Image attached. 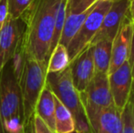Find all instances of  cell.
Returning a JSON list of instances; mask_svg holds the SVG:
<instances>
[{
  "label": "cell",
  "mask_w": 134,
  "mask_h": 133,
  "mask_svg": "<svg viewBox=\"0 0 134 133\" xmlns=\"http://www.w3.org/2000/svg\"><path fill=\"white\" fill-rule=\"evenodd\" d=\"M61 0H32L22 15L25 23L23 46L27 56L48 63L55 20Z\"/></svg>",
  "instance_id": "cell-1"
},
{
  "label": "cell",
  "mask_w": 134,
  "mask_h": 133,
  "mask_svg": "<svg viewBox=\"0 0 134 133\" xmlns=\"http://www.w3.org/2000/svg\"><path fill=\"white\" fill-rule=\"evenodd\" d=\"M24 131L23 101L10 62L0 72V133Z\"/></svg>",
  "instance_id": "cell-2"
},
{
  "label": "cell",
  "mask_w": 134,
  "mask_h": 133,
  "mask_svg": "<svg viewBox=\"0 0 134 133\" xmlns=\"http://www.w3.org/2000/svg\"><path fill=\"white\" fill-rule=\"evenodd\" d=\"M47 62H40L27 55L18 83L23 101L24 125L34 116L37 100L46 86Z\"/></svg>",
  "instance_id": "cell-3"
},
{
  "label": "cell",
  "mask_w": 134,
  "mask_h": 133,
  "mask_svg": "<svg viewBox=\"0 0 134 133\" xmlns=\"http://www.w3.org/2000/svg\"><path fill=\"white\" fill-rule=\"evenodd\" d=\"M80 97L91 133H96L100 113L113 104L107 73L95 72L87 89L80 93Z\"/></svg>",
  "instance_id": "cell-4"
},
{
  "label": "cell",
  "mask_w": 134,
  "mask_h": 133,
  "mask_svg": "<svg viewBox=\"0 0 134 133\" xmlns=\"http://www.w3.org/2000/svg\"><path fill=\"white\" fill-rule=\"evenodd\" d=\"M112 2L108 0H99L96 3L88 16L85 19L80 30L77 32L67 47L69 61L74 59L83 49L91 44L96 36L105 14L110 7Z\"/></svg>",
  "instance_id": "cell-5"
},
{
  "label": "cell",
  "mask_w": 134,
  "mask_h": 133,
  "mask_svg": "<svg viewBox=\"0 0 134 133\" xmlns=\"http://www.w3.org/2000/svg\"><path fill=\"white\" fill-rule=\"evenodd\" d=\"M46 87L71 112L74 119L85 111L80 92L75 89L73 84L69 67L60 72L48 73Z\"/></svg>",
  "instance_id": "cell-6"
},
{
  "label": "cell",
  "mask_w": 134,
  "mask_h": 133,
  "mask_svg": "<svg viewBox=\"0 0 134 133\" xmlns=\"http://www.w3.org/2000/svg\"><path fill=\"white\" fill-rule=\"evenodd\" d=\"M25 32V23L21 18H7L0 30V72L13 59L20 46Z\"/></svg>",
  "instance_id": "cell-7"
},
{
  "label": "cell",
  "mask_w": 134,
  "mask_h": 133,
  "mask_svg": "<svg viewBox=\"0 0 134 133\" xmlns=\"http://www.w3.org/2000/svg\"><path fill=\"white\" fill-rule=\"evenodd\" d=\"M130 5L131 0H118L112 2L103 18L99 30L91 41V44L102 39L113 41L123 19L129 15Z\"/></svg>",
  "instance_id": "cell-8"
},
{
  "label": "cell",
  "mask_w": 134,
  "mask_h": 133,
  "mask_svg": "<svg viewBox=\"0 0 134 133\" xmlns=\"http://www.w3.org/2000/svg\"><path fill=\"white\" fill-rule=\"evenodd\" d=\"M109 76V90L112 97L113 104L120 111L129 101L130 93L133 85L132 77L128 60Z\"/></svg>",
  "instance_id": "cell-9"
},
{
  "label": "cell",
  "mask_w": 134,
  "mask_h": 133,
  "mask_svg": "<svg viewBox=\"0 0 134 133\" xmlns=\"http://www.w3.org/2000/svg\"><path fill=\"white\" fill-rule=\"evenodd\" d=\"M134 22L130 16H126L120 25L117 35L112 41L111 48V59L109 65V73H112L128 60L130 49H131V39H132Z\"/></svg>",
  "instance_id": "cell-10"
},
{
  "label": "cell",
  "mask_w": 134,
  "mask_h": 133,
  "mask_svg": "<svg viewBox=\"0 0 134 133\" xmlns=\"http://www.w3.org/2000/svg\"><path fill=\"white\" fill-rule=\"evenodd\" d=\"M69 67L75 89L80 93L83 92L95 74L92 45H88L72 59Z\"/></svg>",
  "instance_id": "cell-11"
},
{
  "label": "cell",
  "mask_w": 134,
  "mask_h": 133,
  "mask_svg": "<svg viewBox=\"0 0 134 133\" xmlns=\"http://www.w3.org/2000/svg\"><path fill=\"white\" fill-rule=\"evenodd\" d=\"M35 114L55 131V97L46 86L37 100Z\"/></svg>",
  "instance_id": "cell-12"
},
{
  "label": "cell",
  "mask_w": 134,
  "mask_h": 133,
  "mask_svg": "<svg viewBox=\"0 0 134 133\" xmlns=\"http://www.w3.org/2000/svg\"><path fill=\"white\" fill-rule=\"evenodd\" d=\"M121 111L112 104L99 115L96 133H121Z\"/></svg>",
  "instance_id": "cell-13"
},
{
  "label": "cell",
  "mask_w": 134,
  "mask_h": 133,
  "mask_svg": "<svg viewBox=\"0 0 134 133\" xmlns=\"http://www.w3.org/2000/svg\"><path fill=\"white\" fill-rule=\"evenodd\" d=\"M95 72L109 73L111 59L112 41L102 39L92 43Z\"/></svg>",
  "instance_id": "cell-14"
},
{
  "label": "cell",
  "mask_w": 134,
  "mask_h": 133,
  "mask_svg": "<svg viewBox=\"0 0 134 133\" xmlns=\"http://www.w3.org/2000/svg\"><path fill=\"white\" fill-rule=\"evenodd\" d=\"M94 5H92L90 8L87 9L84 12L80 13V14L67 15V18H66L65 24H64L63 30H62L61 36H60V39L58 44L63 45L64 47L67 48L69 43L70 42V40L74 37V36L76 35L77 32L80 30L82 24L84 23L85 19L88 16L90 11L92 10Z\"/></svg>",
  "instance_id": "cell-15"
},
{
  "label": "cell",
  "mask_w": 134,
  "mask_h": 133,
  "mask_svg": "<svg viewBox=\"0 0 134 133\" xmlns=\"http://www.w3.org/2000/svg\"><path fill=\"white\" fill-rule=\"evenodd\" d=\"M74 131L75 122L72 114L55 97V132L72 133Z\"/></svg>",
  "instance_id": "cell-16"
},
{
  "label": "cell",
  "mask_w": 134,
  "mask_h": 133,
  "mask_svg": "<svg viewBox=\"0 0 134 133\" xmlns=\"http://www.w3.org/2000/svg\"><path fill=\"white\" fill-rule=\"evenodd\" d=\"M69 63L70 61H69L67 48L63 45L58 44L50 54L48 61L47 72L56 73L63 71L69 66Z\"/></svg>",
  "instance_id": "cell-17"
},
{
  "label": "cell",
  "mask_w": 134,
  "mask_h": 133,
  "mask_svg": "<svg viewBox=\"0 0 134 133\" xmlns=\"http://www.w3.org/2000/svg\"><path fill=\"white\" fill-rule=\"evenodd\" d=\"M67 5L68 0H61L58 5V12H57L56 20H55V26H54V32L53 37H52L51 41V48H50V54L54 50V48L58 45L61 36L62 30H63L65 20L67 18Z\"/></svg>",
  "instance_id": "cell-18"
},
{
  "label": "cell",
  "mask_w": 134,
  "mask_h": 133,
  "mask_svg": "<svg viewBox=\"0 0 134 133\" xmlns=\"http://www.w3.org/2000/svg\"><path fill=\"white\" fill-rule=\"evenodd\" d=\"M32 0H7V13L9 18H19L22 16Z\"/></svg>",
  "instance_id": "cell-19"
},
{
  "label": "cell",
  "mask_w": 134,
  "mask_h": 133,
  "mask_svg": "<svg viewBox=\"0 0 134 133\" xmlns=\"http://www.w3.org/2000/svg\"><path fill=\"white\" fill-rule=\"evenodd\" d=\"M99 0H68L67 15L80 14L90 8Z\"/></svg>",
  "instance_id": "cell-20"
},
{
  "label": "cell",
  "mask_w": 134,
  "mask_h": 133,
  "mask_svg": "<svg viewBox=\"0 0 134 133\" xmlns=\"http://www.w3.org/2000/svg\"><path fill=\"white\" fill-rule=\"evenodd\" d=\"M121 133H134V117L129 102L121 111Z\"/></svg>",
  "instance_id": "cell-21"
},
{
  "label": "cell",
  "mask_w": 134,
  "mask_h": 133,
  "mask_svg": "<svg viewBox=\"0 0 134 133\" xmlns=\"http://www.w3.org/2000/svg\"><path fill=\"white\" fill-rule=\"evenodd\" d=\"M34 130L35 133H56L36 114L34 115Z\"/></svg>",
  "instance_id": "cell-22"
},
{
  "label": "cell",
  "mask_w": 134,
  "mask_h": 133,
  "mask_svg": "<svg viewBox=\"0 0 134 133\" xmlns=\"http://www.w3.org/2000/svg\"><path fill=\"white\" fill-rule=\"evenodd\" d=\"M7 16H8V13H7V0H1L0 2V30L3 27Z\"/></svg>",
  "instance_id": "cell-23"
},
{
  "label": "cell",
  "mask_w": 134,
  "mask_h": 133,
  "mask_svg": "<svg viewBox=\"0 0 134 133\" xmlns=\"http://www.w3.org/2000/svg\"><path fill=\"white\" fill-rule=\"evenodd\" d=\"M128 62H129L130 65L131 77H132V81L134 84V27H133L132 39H131V49H130L129 57H128Z\"/></svg>",
  "instance_id": "cell-24"
},
{
  "label": "cell",
  "mask_w": 134,
  "mask_h": 133,
  "mask_svg": "<svg viewBox=\"0 0 134 133\" xmlns=\"http://www.w3.org/2000/svg\"><path fill=\"white\" fill-rule=\"evenodd\" d=\"M24 133H35V130H34V116L27 122L25 123V125H24Z\"/></svg>",
  "instance_id": "cell-25"
},
{
  "label": "cell",
  "mask_w": 134,
  "mask_h": 133,
  "mask_svg": "<svg viewBox=\"0 0 134 133\" xmlns=\"http://www.w3.org/2000/svg\"><path fill=\"white\" fill-rule=\"evenodd\" d=\"M128 102L131 105V110H132V114L134 117V84L132 85V88H131V90L130 97H129V101H128Z\"/></svg>",
  "instance_id": "cell-26"
},
{
  "label": "cell",
  "mask_w": 134,
  "mask_h": 133,
  "mask_svg": "<svg viewBox=\"0 0 134 133\" xmlns=\"http://www.w3.org/2000/svg\"><path fill=\"white\" fill-rule=\"evenodd\" d=\"M129 14H130V16H131V18L132 19V21L134 22V0H131V5H130Z\"/></svg>",
  "instance_id": "cell-27"
},
{
  "label": "cell",
  "mask_w": 134,
  "mask_h": 133,
  "mask_svg": "<svg viewBox=\"0 0 134 133\" xmlns=\"http://www.w3.org/2000/svg\"><path fill=\"white\" fill-rule=\"evenodd\" d=\"M108 1H111V2H114V1H118V0H108Z\"/></svg>",
  "instance_id": "cell-28"
},
{
  "label": "cell",
  "mask_w": 134,
  "mask_h": 133,
  "mask_svg": "<svg viewBox=\"0 0 134 133\" xmlns=\"http://www.w3.org/2000/svg\"><path fill=\"white\" fill-rule=\"evenodd\" d=\"M21 133H24V131H23V132H21Z\"/></svg>",
  "instance_id": "cell-29"
},
{
  "label": "cell",
  "mask_w": 134,
  "mask_h": 133,
  "mask_svg": "<svg viewBox=\"0 0 134 133\" xmlns=\"http://www.w3.org/2000/svg\"><path fill=\"white\" fill-rule=\"evenodd\" d=\"M74 133H76V132H75V131H74Z\"/></svg>",
  "instance_id": "cell-30"
},
{
  "label": "cell",
  "mask_w": 134,
  "mask_h": 133,
  "mask_svg": "<svg viewBox=\"0 0 134 133\" xmlns=\"http://www.w3.org/2000/svg\"><path fill=\"white\" fill-rule=\"evenodd\" d=\"M0 2H1V0H0Z\"/></svg>",
  "instance_id": "cell-31"
}]
</instances>
